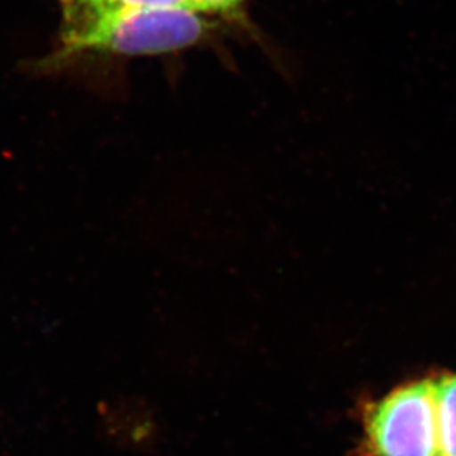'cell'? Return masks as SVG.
Here are the masks:
<instances>
[{"label": "cell", "mask_w": 456, "mask_h": 456, "mask_svg": "<svg viewBox=\"0 0 456 456\" xmlns=\"http://www.w3.org/2000/svg\"><path fill=\"white\" fill-rule=\"evenodd\" d=\"M212 24L191 9L109 8L64 28L61 55H160L199 44Z\"/></svg>", "instance_id": "obj_1"}, {"label": "cell", "mask_w": 456, "mask_h": 456, "mask_svg": "<svg viewBox=\"0 0 456 456\" xmlns=\"http://www.w3.org/2000/svg\"><path fill=\"white\" fill-rule=\"evenodd\" d=\"M362 456H439L431 379L391 391L363 411Z\"/></svg>", "instance_id": "obj_2"}, {"label": "cell", "mask_w": 456, "mask_h": 456, "mask_svg": "<svg viewBox=\"0 0 456 456\" xmlns=\"http://www.w3.org/2000/svg\"><path fill=\"white\" fill-rule=\"evenodd\" d=\"M435 395L439 456H456V375L431 379Z\"/></svg>", "instance_id": "obj_3"}, {"label": "cell", "mask_w": 456, "mask_h": 456, "mask_svg": "<svg viewBox=\"0 0 456 456\" xmlns=\"http://www.w3.org/2000/svg\"><path fill=\"white\" fill-rule=\"evenodd\" d=\"M245 0H190L191 9L199 13H234Z\"/></svg>", "instance_id": "obj_4"}]
</instances>
